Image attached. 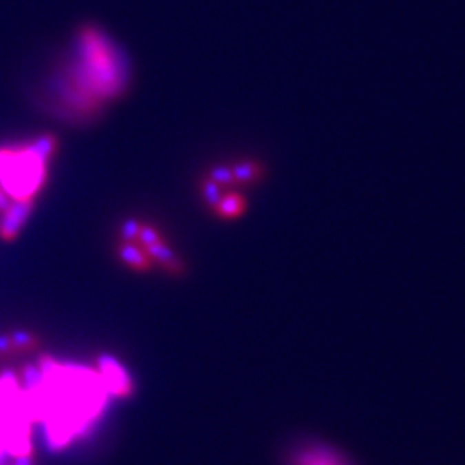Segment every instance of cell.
<instances>
[{
    "label": "cell",
    "instance_id": "6da1fadb",
    "mask_svg": "<svg viewBox=\"0 0 465 465\" xmlns=\"http://www.w3.org/2000/svg\"><path fill=\"white\" fill-rule=\"evenodd\" d=\"M78 62L65 78L64 100L72 109H90L116 96L126 85V69L116 47L100 31L79 34Z\"/></svg>",
    "mask_w": 465,
    "mask_h": 465
},
{
    "label": "cell",
    "instance_id": "4fadbf2b",
    "mask_svg": "<svg viewBox=\"0 0 465 465\" xmlns=\"http://www.w3.org/2000/svg\"><path fill=\"white\" fill-rule=\"evenodd\" d=\"M202 195H203V198H205V202L209 203L210 207H216L217 203H219V200L223 198V192H220L219 185H217V183H214V181H210V179H207V181L203 183Z\"/></svg>",
    "mask_w": 465,
    "mask_h": 465
},
{
    "label": "cell",
    "instance_id": "9a60e30c",
    "mask_svg": "<svg viewBox=\"0 0 465 465\" xmlns=\"http://www.w3.org/2000/svg\"><path fill=\"white\" fill-rule=\"evenodd\" d=\"M138 240H140L141 245L147 248V247H150V245L161 241V234H158V231L154 229L152 226H141L140 234H138Z\"/></svg>",
    "mask_w": 465,
    "mask_h": 465
},
{
    "label": "cell",
    "instance_id": "ba28073f",
    "mask_svg": "<svg viewBox=\"0 0 465 465\" xmlns=\"http://www.w3.org/2000/svg\"><path fill=\"white\" fill-rule=\"evenodd\" d=\"M217 212L224 219H234L240 216L245 210V200L243 196L236 195V193H229V195H223L219 203L216 205Z\"/></svg>",
    "mask_w": 465,
    "mask_h": 465
},
{
    "label": "cell",
    "instance_id": "7a4b0ae2",
    "mask_svg": "<svg viewBox=\"0 0 465 465\" xmlns=\"http://www.w3.org/2000/svg\"><path fill=\"white\" fill-rule=\"evenodd\" d=\"M45 165L30 148H0V186L16 200H31L45 179Z\"/></svg>",
    "mask_w": 465,
    "mask_h": 465
},
{
    "label": "cell",
    "instance_id": "2e32d148",
    "mask_svg": "<svg viewBox=\"0 0 465 465\" xmlns=\"http://www.w3.org/2000/svg\"><path fill=\"white\" fill-rule=\"evenodd\" d=\"M14 353H16V348H14L9 334H0V357H9Z\"/></svg>",
    "mask_w": 465,
    "mask_h": 465
},
{
    "label": "cell",
    "instance_id": "8fae6325",
    "mask_svg": "<svg viewBox=\"0 0 465 465\" xmlns=\"http://www.w3.org/2000/svg\"><path fill=\"white\" fill-rule=\"evenodd\" d=\"M231 171H233L234 181L240 183H248L258 176V169L254 162H240L234 167H231Z\"/></svg>",
    "mask_w": 465,
    "mask_h": 465
},
{
    "label": "cell",
    "instance_id": "7c38bea8",
    "mask_svg": "<svg viewBox=\"0 0 465 465\" xmlns=\"http://www.w3.org/2000/svg\"><path fill=\"white\" fill-rule=\"evenodd\" d=\"M141 224L138 219H126L119 227L121 238L124 240V243H131V241L138 240V234H140Z\"/></svg>",
    "mask_w": 465,
    "mask_h": 465
},
{
    "label": "cell",
    "instance_id": "5bb4252c",
    "mask_svg": "<svg viewBox=\"0 0 465 465\" xmlns=\"http://www.w3.org/2000/svg\"><path fill=\"white\" fill-rule=\"evenodd\" d=\"M210 181L217 183V185H227V183L234 181L233 171L227 165H216L210 169Z\"/></svg>",
    "mask_w": 465,
    "mask_h": 465
},
{
    "label": "cell",
    "instance_id": "277c9868",
    "mask_svg": "<svg viewBox=\"0 0 465 465\" xmlns=\"http://www.w3.org/2000/svg\"><path fill=\"white\" fill-rule=\"evenodd\" d=\"M100 371H102V382L112 395L126 396L131 391L130 375L123 369V365L112 357L102 355L99 360Z\"/></svg>",
    "mask_w": 465,
    "mask_h": 465
},
{
    "label": "cell",
    "instance_id": "30bf717a",
    "mask_svg": "<svg viewBox=\"0 0 465 465\" xmlns=\"http://www.w3.org/2000/svg\"><path fill=\"white\" fill-rule=\"evenodd\" d=\"M9 338L12 341L16 351H28L38 347V338L26 329H14L9 334Z\"/></svg>",
    "mask_w": 465,
    "mask_h": 465
},
{
    "label": "cell",
    "instance_id": "8992f818",
    "mask_svg": "<svg viewBox=\"0 0 465 465\" xmlns=\"http://www.w3.org/2000/svg\"><path fill=\"white\" fill-rule=\"evenodd\" d=\"M117 255H119V258L124 264L133 269H138V271H145L150 265V258H148L147 251L140 250V247H136L133 243L121 245Z\"/></svg>",
    "mask_w": 465,
    "mask_h": 465
},
{
    "label": "cell",
    "instance_id": "9c48e42d",
    "mask_svg": "<svg viewBox=\"0 0 465 465\" xmlns=\"http://www.w3.org/2000/svg\"><path fill=\"white\" fill-rule=\"evenodd\" d=\"M30 148L41 158L43 162H47L50 158V155L54 154L55 148H57V140L52 134H41V136L34 138L30 143Z\"/></svg>",
    "mask_w": 465,
    "mask_h": 465
},
{
    "label": "cell",
    "instance_id": "e0dca14e",
    "mask_svg": "<svg viewBox=\"0 0 465 465\" xmlns=\"http://www.w3.org/2000/svg\"><path fill=\"white\" fill-rule=\"evenodd\" d=\"M9 205H10L9 195H7V193L3 192L2 186H0V212H3V210H6Z\"/></svg>",
    "mask_w": 465,
    "mask_h": 465
},
{
    "label": "cell",
    "instance_id": "ac0fdd59",
    "mask_svg": "<svg viewBox=\"0 0 465 465\" xmlns=\"http://www.w3.org/2000/svg\"><path fill=\"white\" fill-rule=\"evenodd\" d=\"M14 465H31V455L30 453L21 455V457H17L16 464Z\"/></svg>",
    "mask_w": 465,
    "mask_h": 465
},
{
    "label": "cell",
    "instance_id": "5b68a950",
    "mask_svg": "<svg viewBox=\"0 0 465 465\" xmlns=\"http://www.w3.org/2000/svg\"><path fill=\"white\" fill-rule=\"evenodd\" d=\"M307 465H353L347 455L336 448L317 444L307 451Z\"/></svg>",
    "mask_w": 465,
    "mask_h": 465
},
{
    "label": "cell",
    "instance_id": "52a82bcc",
    "mask_svg": "<svg viewBox=\"0 0 465 465\" xmlns=\"http://www.w3.org/2000/svg\"><path fill=\"white\" fill-rule=\"evenodd\" d=\"M145 251H147L148 257H152L154 260H157L161 265H165L167 269H179V260L178 257H176L174 251L171 250V248L167 247V245L164 243V241H157V243L150 245V247L145 248Z\"/></svg>",
    "mask_w": 465,
    "mask_h": 465
},
{
    "label": "cell",
    "instance_id": "3957f363",
    "mask_svg": "<svg viewBox=\"0 0 465 465\" xmlns=\"http://www.w3.org/2000/svg\"><path fill=\"white\" fill-rule=\"evenodd\" d=\"M31 200H14L6 210L0 220V238L6 241L14 240L21 233L26 219L31 214Z\"/></svg>",
    "mask_w": 465,
    "mask_h": 465
}]
</instances>
